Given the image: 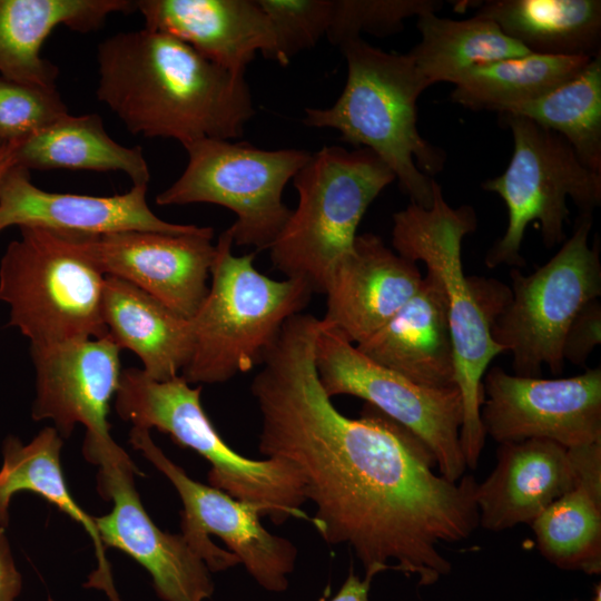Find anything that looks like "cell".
<instances>
[{"label":"cell","instance_id":"e0dca14e","mask_svg":"<svg viewBox=\"0 0 601 601\" xmlns=\"http://www.w3.org/2000/svg\"><path fill=\"white\" fill-rule=\"evenodd\" d=\"M131 459L99 465L98 491L112 510L93 516L105 548H116L144 566L164 601H205L214 593L206 563L185 538L161 531L145 511L135 487Z\"/></svg>","mask_w":601,"mask_h":601},{"label":"cell","instance_id":"4fadbf2b","mask_svg":"<svg viewBox=\"0 0 601 601\" xmlns=\"http://www.w3.org/2000/svg\"><path fill=\"white\" fill-rule=\"evenodd\" d=\"M323 324V323H322ZM315 366L328 397L352 395L413 433L433 455L440 474L457 482L466 463L461 449L463 401L457 386L430 388L381 366L333 328L322 326Z\"/></svg>","mask_w":601,"mask_h":601},{"label":"cell","instance_id":"ac0fdd59","mask_svg":"<svg viewBox=\"0 0 601 601\" xmlns=\"http://www.w3.org/2000/svg\"><path fill=\"white\" fill-rule=\"evenodd\" d=\"M147 190L148 185L141 184L114 196L47 191L32 183L28 169L14 165L0 178V231L11 226L82 234L141 230L179 235L206 229L162 220L148 206Z\"/></svg>","mask_w":601,"mask_h":601},{"label":"cell","instance_id":"7a4b0ae2","mask_svg":"<svg viewBox=\"0 0 601 601\" xmlns=\"http://www.w3.org/2000/svg\"><path fill=\"white\" fill-rule=\"evenodd\" d=\"M97 62V98L134 135L183 146L229 140L243 135L255 114L243 73L165 32H117L98 46Z\"/></svg>","mask_w":601,"mask_h":601},{"label":"cell","instance_id":"484cf974","mask_svg":"<svg viewBox=\"0 0 601 601\" xmlns=\"http://www.w3.org/2000/svg\"><path fill=\"white\" fill-rule=\"evenodd\" d=\"M579 480L531 524L540 553L562 570L601 572V442L574 449Z\"/></svg>","mask_w":601,"mask_h":601},{"label":"cell","instance_id":"44dd1931","mask_svg":"<svg viewBox=\"0 0 601 601\" xmlns=\"http://www.w3.org/2000/svg\"><path fill=\"white\" fill-rule=\"evenodd\" d=\"M578 480L573 449L544 439L501 443L494 470L475 489L479 525L503 531L532 524Z\"/></svg>","mask_w":601,"mask_h":601},{"label":"cell","instance_id":"d6a6232c","mask_svg":"<svg viewBox=\"0 0 601 601\" xmlns=\"http://www.w3.org/2000/svg\"><path fill=\"white\" fill-rule=\"evenodd\" d=\"M69 114L57 87L0 76V142L23 140Z\"/></svg>","mask_w":601,"mask_h":601},{"label":"cell","instance_id":"f546056e","mask_svg":"<svg viewBox=\"0 0 601 601\" xmlns=\"http://www.w3.org/2000/svg\"><path fill=\"white\" fill-rule=\"evenodd\" d=\"M591 59L530 52L479 65L454 83L451 98L472 110L500 114L544 96L578 75Z\"/></svg>","mask_w":601,"mask_h":601},{"label":"cell","instance_id":"3957f363","mask_svg":"<svg viewBox=\"0 0 601 601\" xmlns=\"http://www.w3.org/2000/svg\"><path fill=\"white\" fill-rule=\"evenodd\" d=\"M347 63L344 89L328 108H307L304 124L341 132L345 142L373 151L393 171L412 203L428 208L432 175L442 171L445 151L417 128V99L430 87L412 57L383 51L362 40L341 46Z\"/></svg>","mask_w":601,"mask_h":601},{"label":"cell","instance_id":"7402d4cb","mask_svg":"<svg viewBox=\"0 0 601 601\" xmlns=\"http://www.w3.org/2000/svg\"><path fill=\"white\" fill-rule=\"evenodd\" d=\"M355 346L417 385L457 386L446 293L432 272L427 270L416 293L384 326Z\"/></svg>","mask_w":601,"mask_h":601},{"label":"cell","instance_id":"e575fe53","mask_svg":"<svg viewBox=\"0 0 601 601\" xmlns=\"http://www.w3.org/2000/svg\"><path fill=\"white\" fill-rule=\"evenodd\" d=\"M601 343V303H587L571 322L563 342V358L573 365L585 366L588 357Z\"/></svg>","mask_w":601,"mask_h":601},{"label":"cell","instance_id":"2e32d148","mask_svg":"<svg viewBox=\"0 0 601 601\" xmlns=\"http://www.w3.org/2000/svg\"><path fill=\"white\" fill-rule=\"evenodd\" d=\"M104 276H115L191 319L207 293L215 258L214 229L196 234L141 230L82 234L57 231Z\"/></svg>","mask_w":601,"mask_h":601},{"label":"cell","instance_id":"277c9868","mask_svg":"<svg viewBox=\"0 0 601 601\" xmlns=\"http://www.w3.org/2000/svg\"><path fill=\"white\" fill-rule=\"evenodd\" d=\"M230 228L215 245L211 284L191 318L193 351L180 376L189 384H217L260 365L282 327L311 302L300 279H273L255 266V253L236 256Z\"/></svg>","mask_w":601,"mask_h":601},{"label":"cell","instance_id":"f1b7e54d","mask_svg":"<svg viewBox=\"0 0 601 601\" xmlns=\"http://www.w3.org/2000/svg\"><path fill=\"white\" fill-rule=\"evenodd\" d=\"M420 42L408 52L430 86L455 83L474 67L530 53L483 17L441 18L436 12L417 17Z\"/></svg>","mask_w":601,"mask_h":601},{"label":"cell","instance_id":"836d02e7","mask_svg":"<svg viewBox=\"0 0 601 601\" xmlns=\"http://www.w3.org/2000/svg\"><path fill=\"white\" fill-rule=\"evenodd\" d=\"M268 16L277 46V62L287 66L297 52L326 36L333 0H257Z\"/></svg>","mask_w":601,"mask_h":601},{"label":"cell","instance_id":"9c48e42d","mask_svg":"<svg viewBox=\"0 0 601 601\" xmlns=\"http://www.w3.org/2000/svg\"><path fill=\"white\" fill-rule=\"evenodd\" d=\"M499 117L512 132L513 152L505 170L482 184L508 210L506 229L485 256L489 268L524 265L520 250L532 221L539 223L545 247L562 244L568 197L581 214L601 204V174L588 168L563 137L521 116Z\"/></svg>","mask_w":601,"mask_h":601},{"label":"cell","instance_id":"8992f818","mask_svg":"<svg viewBox=\"0 0 601 601\" xmlns=\"http://www.w3.org/2000/svg\"><path fill=\"white\" fill-rule=\"evenodd\" d=\"M200 394L201 386L191 387L180 375L155 381L130 367L121 372L115 408L132 426L157 428L197 452L210 464V486L258 506L275 524L289 518L312 523L302 510L307 499L297 467L284 459L252 460L234 451L206 414Z\"/></svg>","mask_w":601,"mask_h":601},{"label":"cell","instance_id":"5b68a950","mask_svg":"<svg viewBox=\"0 0 601 601\" xmlns=\"http://www.w3.org/2000/svg\"><path fill=\"white\" fill-rule=\"evenodd\" d=\"M428 208L410 203L393 215L392 245L406 259L422 262L442 282L454 347L456 385L463 401L461 449L466 466L477 465L485 432L480 418L484 400L482 380L492 359L504 353L490 333V324L462 264V242L477 225L473 207H452L433 181Z\"/></svg>","mask_w":601,"mask_h":601},{"label":"cell","instance_id":"603a6c76","mask_svg":"<svg viewBox=\"0 0 601 601\" xmlns=\"http://www.w3.org/2000/svg\"><path fill=\"white\" fill-rule=\"evenodd\" d=\"M131 0H0V76L57 87L58 67L41 57L45 40L59 26L87 33L112 13H132Z\"/></svg>","mask_w":601,"mask_h":601},{"label":"cell","instance_id":"74e56055","mask_svg":"<svg viewBox=\"0 0 601 601\" xmlns=\"http://www.w3.org/2000/svg\"><path fill=\"white\" fill-rule=\"evenodd\" d=\"M21 140L6 142L0 147V178L16 165V149Z\"/></svg>","mask_w":601,"mask_h":601},{"label":"cell","instance_id":"cb8c5ba5","mask_svg":"<svg viewBox=\"0 0 601 601\" xmlns=\"http://www.w3.org/2000/svg\"><path fill=\"white\" fill-rule=\"evenodd\" d=\"M101 316L108 336L135 353L144 373L168 381L181 373L193 351V325L161 302L121 278H104Z\"/></svg>","mask_w":601,"mask_h":601},{"label":"cell","instance_id":"1f68e13d","mask_svg":"<svg viewBox=\"0 0 601 601\" xmlns=\"http://www.w3.org/2000/svg\"><path fill=\"white\" fill-rule=\"evenodd\" d=\"M439 0H333L327 37L331 42H343L361 37V32L387 36L400 32L404 20L427 12H437Z\"/></svg>","mask_w":601,"mask_h":601},{"label":"cell","instance_id":"4dcf8cb0","mask_svg":"<svg viewBox=\"0 0 601 601\" xmlns=\"http://www.w3.org/2000/svg\"><path fill=\"white\" fill-rule=\"evenodd\" d=\"M500 114L524 117L559 134L588 168L601 174V53L544 96Z\"/></svg>","mask_w":601,"mask_h":601},{"label":"cell","instance_id":"30bf717a","mask_svg":"<svg viewBox=\"0 0 601 601\" xmlns=\"http://www.w3.org/2000/svg\"><path fill=\"white\" fill-rule=\"evenodd\" d=\"M592 214H581L555 255L530 275L511 272L506 303L490 319L493 341L512 355L514 375L541 377L564 370L565 333L580 309L601 296L600 242L589 244Z\"/></svg>","mask_w":601,"mask_h":601},{"label":"cell","instance_id":"9a60e30c","mask_svg":"<svg viewBox=\"0 0 601 601\" xmlns=\"http://www.w3.org/2000/svg\"><path fill=\"white\" fill-rule=\"evenodd\" d=\"M480 418L496 442L544 439L568 449L601 442V368L561 378L486 370Z\"/></svg>","mask_w":601,"mask_h":601},{"label":"cell","instance_id":"d6986e66","mask_svg":"<svg viewBox=\"0 0 601 601\" xmlns=\"http://www.w3.org/2000/svg\"><path fill=\"white\" fill-rule=\"evenodd\" d=\"M422 279L416 263L393 252L380 236L357 235L352 252L328 276L322 323L357 345L406 304Z\"/></svg>","mask_w":601,"mask_h":601},{"label":"cell","instance_id":"8d00e7d4","mask_svg":"<svg viewBox=\"0 0 601 601\" xmlns=\"http://www.w3.org/2000/svg\"><path fill=\"white\" fill-rule=\"evenodd\" d=\"M372 578L359 579L352 570L339 591L331 601H368Z\"/></svg>","mask_w":601,"mask_h":601},{"label":"cell","instance_id":"ba28073f","mask_svg":"<svg viewBox=\"0 0 601 601\" xmlns=\"http://www.w3.org/2000/svg\"><path fill=\"white\" fill-rule=\"evenodd\" d=\"M0 260V300L8 326L45 348L108 336L101 316L105 276L57 231L18 227Z\"/></svg>","mask_w":601,"mask_h":601},{"label":"cell","instance_id":"5bb4252c","mask_svg":"<svg viewBox=\"0 0 601 601\" xmlns=\"http://www.w3.org/2000/svg\"><path fill=\"white\" fill-rule=\"evenodd\" d=\"M120 351L109 336L30 348L36 370L32 418L52 421L61 437L82 424L83 456L98 466L129 457L111 437L107 420L122 372Z\"/></svg>","mask_w":601,"mask_h":601},{"label":"cell","instance_id":"d4e9b609","mask_svg":"<svg viewBox=\"0 0 601 601\" xmlns=\"http://www.w3.org/2000/svg\"><path fill=\"white\" fill-rule=\"evenodd\" d=\"M61 449L62 437L53 426L42 428L27 444L13 435L4 439L0 467V526L6 529L9 524V506L14 494L28 491L41 495L77 521L92 540L97 568L85 587L105 591L110 601H121L93 516L78 505L66 483L60 463Z\"/></svg>","mask_w":601,"mask_h":601},{"label":"cell","instance_id":"ffe728a7","mask_svg":"<svg viewBox=\"0 0 601 601\" xmlns=\"http://www.w3.org/2000/svg\"><path fill=\"white\" fill-rule=\"evenodd\" d=\"M145 28L168 33L214 63L245 75L256 52L277 60L274 29L256 0H138Z\"/></svg>","mask_w":601,"mask_h":601},{"label":"cell","instance_id":"7c38bea8","mask_svg":"<svg viewBox=\"0 0 601 601\" xmlns=\"http://www.w3.org/2000/svg\"><path fill=\"white\" fill-rule=\"evenodd\" d=\"M129 442L175 486L183 503L180 534L210 572L243 563L264 589H287L297 549L262 525L258 506L190 479L155 444L149 430L132 426Z\"/></svg>","mask_w":601,"mask_h":601},{"label":"cell","instance_id":"4316f807","mask_svg":"<svg viewBox=\"0 0 601 601\" xmlns=\"http://www.w3.org/2000/svg\"><path fill=\"white\" fill-rule=\"evenodd\" d=\"M475 16L494 21L531 53L589 58L601 53L600 0H489Z\"/></svg>","mask_w":601,"mask_h":601},{"label":"cell","instance_id":"6da1fadb","mask_svg":"<svg viewBox=\"0 0 601 601\" xmlns=\"http://www.w3.org/2000/svg\"><path fill=\"white\" fill-rule=\"evenodd\" d=\"M322 321L290 317L267 351L250 391L262 418L259 451L299 471L312 524L329 544L348 545L365 577L391 569L432 585L451 572L440 544L467 539L479 526L476 481L432 470L428 449L372 405L358 418L342 414L315 366Z\"/></svg>","mask_w":601,"mask_h":601},{"label":"cell","instance_id":"d590c367","mask_svg":"<svg viewBox=\"0 0 601 601\" xmlns=\"http://www.w3.org/2000/svg\"><path fill=\"white\" fill-rule=\"evenodd\" d=\"M22 590V575L16 566L4 528L0 526V601H16Z\"/></svg>","mask_w":601,"mask_h":601},{"label":"cell","instance_id":"83f0119b","mask_svg":"<svg viewBox=\"0 0 601 601\" xmlns=\"http://www.w3.org/2000/svg\"><path fill=\"white\" fill-rule=\"evenodd\" d=\"M16 165L28 169L122 171L132 185L149 184L150 170L140 146L126 147L106 131L97 114L62 116L21 140Z\"/></svg>","mask_w":601,"mask_h":601},{"label":"cell","instance_id":"8fae6325","mask_svg":"<svg viewBox=\"0 0 601 601\" xmlns=\"http://www.w3.org/2000/svg\"><path fill=\"white\" fill-rule=\"evenodd\" d=\"M184 148L188 154L185 170L157 195L156 203L226 207L236 215L229 227L234 244L268 249L292 214L283 201L284 188L312 154L296 148L264 150L210 138Z\"/></svg>","mask_w":601,"mask_h":601},{"label":"cell","instance_id":"52a82bcc","mask_svg":"<svg viewBox=\"0 0 601 601\" xmlns=\"http://www.w3.org/2000/svg\"><path fill=\"white\" fill-rule=\"evenodd\" d=\"M297 207L273 242L270 260L285 278L324 293L334 266L352 252L357 227L395 175L367 148L323 147L294 176Z\"/></svg>","mask_w":601,"mask_h":601},{"label":"cell","instance_id":"f35d334b","mask_svg":"<svg viewBox=\"0 0 601 601\" xmlns=\"http://www.w3.org/2000/svg\"><path fill=\"white\" fill-rule=\"evenodd\" d=\"M3 144L0 142V147L2 146Z\"/></svg>","mask_w":601,"mask_h":601}]
</instances>
